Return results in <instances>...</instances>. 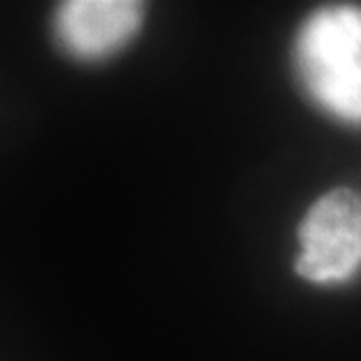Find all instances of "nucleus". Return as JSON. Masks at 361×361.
<instances>
[{
    "mask_svg": "<svg viewBox=\"0 0 361 361\" xmlns=\"http://www.w3.org/2000/svg\"><path fill=\"white\" fill-rule=\"evenodd\" d=\"M293 71L319 111L361 127V7L326 5L310 14L293 40Z\"/></svg>",
    "mask_w": 361,
    "mask_h": 361,
    "instance_id": "f257e3e1",
    "label": "nucleus"
},
{
    "mask_svg": "<svg viewBox=\"0 0 361 361\" xmlns=\"http://www.w3.org/2000/svg\"><path fill=\"white\" fill-rule=\"evenodd\" d=\"M293 270L310 284H345L361 272V192L338 185L319 195L298 223Z\"/></svg>",
    "mask_w": 361,
    "mask_h": 361,
    "instance_id": "f03ea898",
    "label": "nucleus"
},
{
    "mask_svg": "<svg viewBox=\"0 0 361 361\" xmlns=\"http://www.w3.org/2000/svg\"><path fill=\"white\" fill-rule=\"evenodd\" d=\"M146 5L136 0H68L54 12V38L78 61H101L139 35Z\"/></svg>",
    "mask_w": 361,
    "mask_h": 361,
    "instance_id": "7ed1b4c3",
    "label": "nucleus"
}]
</instances>
